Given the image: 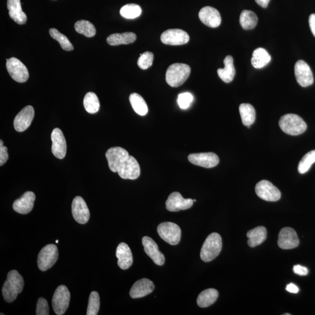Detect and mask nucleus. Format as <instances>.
Masks as SVG:
<instances>
[{
	"label": "nucleus",
	"instance_id": "obj_5",
	"mask_svg": "<svg viewBox=\"0 0 315 315\" xmlns=\"http://www.w3.org/2000/svg\"><path fill=\"white\" fill-rule=\"evenodd\" d=\"M279 126L282 131L291 136L301 135L307 129L305 121L295 114L282 116L279 121Z\"/></svg>",
	"mask_w": 315,
	"mask_h": 315
},
{
	"label": "nucleus",
	"instance_id": "obj_10",
	"mask_svg": "<svg viewBox=\"0 0 315 315\" xmlns=\"http://www.w3.org/2000/svg\"><path fill=\"white\" fill-rule=\"evenodd\" d=\"M255 191L257 195L262 200L274 202L279 200L281 192L269 181L263 180L256 184Z\"/></svg>",
	"mask_w": 315,
	"mask_h": 315
},
{
	"label": "nucleus",
	"instance_id": "obj_29",
	"mask_svg": "<svg viewBox=\"0 0 315 315\" xmlns=\"http://www.w3.org/2000/svg\"><path fill=\"white\" fill-rule=\"evenodd\" d=\"M271 61V56L266 49H256L252 54L251 63L255 68H262L267 66Z\"/></svg>",
	"mask_w": 315,
	"mask_h": 315
},
{
	"label": "nucleus",
	"instance_id": "obj_45",
	"mask_svg": "<svg viewBox=\"0 0 315 315\" xmlns=\"http://www.w3.org/2000/svg\"><path fill=\"white\" fill-rule=\"evenodd\" d=\"M309 24L311 32L315 37V14H311L309 18Z\"/></svg>",
	"mask_w": 315,
	"mask_h": 315
},
{
	"label": "nucleus",
	"instance_id": "obj_4",
	"mask_svg": "<svg viewBox=\"0 0 315 315\" xmlns=\"http://www.w3.org/2000/svg\"><path fill=\"white\" fill-rule=\"evenodd\" d=\"M223 247L222 238L219 234L214 233L206 238L202 245L200 258L202 261L209 262L218 256Z\"/></svg>",
	"mask_w": 315,
	"mask_h": 315
},
{
	"label": "nucleus",
	"instance_id": "obj_19",
	"mask_svg": "<svg viewBox=\"0 0 315 315\" xmlns=\"http://www.w3.org/2000/svg\"><path fill=\"white\" fill-rule=\"evenodd\" d=\"M142 243L145 252L153 260V261L157 265H164L165 260V256L162 252L159 251L158 246L153 239L144 237L142 240Z\"/></svg>",
	"mask_w": 315,
	"mask_h": 315
},
{
	"label": "nucleus",
	"instance_id": "obj_34",
	"mask_svg": "<svg viewBox=\"0 0 315 315\" xmlns=\"http://www.w3.org/2000/svg\"><path fill=\"white\" fill-rule=\"evenodd\" d=\"M75 30L78 34L84 35L88 38L93 37L96 33L94 25L89 21L86 20L77 21L75 24Z\"/></svg>",
	"mask_w": 315,
	"mask_h": 315
},
{
	"label": "nucleus",
	"instance_id": "obj_22",
	"mask_svg": "<svg viewBox=\"0 0 315 315\" xmlns=\"http://www.w3.org/2000/svg\"><path fill=\"white\" fill-rule=\"evenodd\" d=\"M154 289V284L153 281L147 278H143L133 284L130 291V295L134 299L142 298L151 294Z\"/></svg>",
	"mask_w": 315,
	"mask_h": 315
},
{
	"label": "nucleus",
	"instance_id": "obj_40",
	"mask_svg": "<svg viewBox=\"0 0 315 315\" xmlns=\"http://www.w3.org/2000/svg\"><path fill=\"white\" fill-rule=\"evenodd\" d=\"M193 100V96L189 92L179 94L177 98V103L182 110H186L190 106Z\"/></svg>",
	"mask_w": 315,
	"mask_h": 315
},
{
	"label": "nucleus",
	"instance_id": "obj_13",
	"mask_svg": "<svg viewBox=\"0 0 315 315\" xmlns=\"http://www.w3.org/2000/svg\"><path fill=\"white\" fill-rule=\"evenodd\" d=\"M193 202L192 199L184 198L179 192H173L166 201V208L169 212H177L191 208Z\"/></svg>",
	"mask_w": 315,
	"mask_h": 315
},
{
	"label": "nucleus",
	"instance_id": "obj_31",
	"mask_svg": "<svg viewBox=\"0 0 315 315\" xmlns=\"http://www.w3.org/2000/svg\"><path fill=\"white\" fill-rule=\"evenodd\" d=\"M130 102L131 103L133 110L140 116L146 115L148 108L146 101L138 93H133L130 95Z\"/></svg>",
	"mask_w": 315,
	"mask_h": 315
},
{
	"label": "nucleus",
	"instance_id": "obj_41",
	"mask_svg": "<svg viewBox=\"0 0 315 315\" xmlns=\"http://www.w3.org/2000/svg\"><path fill=\"white\" fill-rule=\"evenodd\" d=\"M36 314L37 315H49V307L48 301L43 298H40L36 306Z\"/></svg>",
	"mask_w": 315,
	"mask_h": 315
},
{
	"label": "nucleus",
	"instance_id": "obj_15",
	"mask_svg": "<svg viewBox=\"0 0 315 315\" xmlns=\"http://www.w3.org/2000/svg\"><path fill=\"white\" fill-rule=\"evenodd\" d=\"M299 241L294 229L286 227L282 228L278 235V245L282 249H292L298 246Z\"/></svg>",
	"mask_w": 315,
	"mask_h": 315
},
{
	"label": "nucleus",
	"instance_id": "obj_14",
	"mask_svg": "<svg viewBox=\"0 0 315 315\" xmlns=\"http://www.w3.org/2000/svg\"><path fill=\"white\" fill-rule=\"evenodd\" d=\"M72 214L74 220L78 223L85 224L89 220L90 213L84 199L80 196L74 198L72 202Z\"/></svg>",
	"mask_w": 315,
	"mask_h": 315
},
{
	"label": "nucleus",
	"instance_id": "obj_17",
	"mask_svg": "<svg viewBox=\"0 0 315 315\" xmlns=\"http://www.w3.org/2000/svg\"><path fill=\"white\" fill-rule=\"evenodd\" d=\"M35 111L32 106L25 107L14 119V126L17 132L25 131L31 125L34 118Z\"/></svg>",
	"mask_w": 315,
	"mask_h": 315
},
{
	"label": "nucleus",
	"instance_id": "obj_42",
	"mask_svg": "<svg viewBox=\"0 0 315 315\" xmlns=\"http://www.w3.org/2000/svg\"><path fill=\"white\" fill-rule=\"evenodd\" d=\"M8 149L4 146L3 141H0V165L3 166L8 160Z\"/></svg>",
	"mask_w": 315,
	"mask_h": 315
},
{
	"label": "nucleus",
	"instance_id": "obj_35",
	"mask_svg": "<svg viewBox=\"0 0 315 315\" xmlns=\"http://www.w3.org/2000/svg\"><path fill=\"white\" fill-rule=\"evenodd\" d=\"M142 13L141 7L135 4H129L122 7L121 15L126 19L132 20L140 16Z\"/></svg>",
	"mask_w": 315,
	"mask_h": 315
},
{
	"label": "nucleus",
	"instance_id": "obj_23",
	"mask_svg": "<svg viewBox=\"0 0 315 315\" xmlns=\"http://www.w3.org/2000/svg\"><path fill=\"white\" fill-rule=\"evenodd\" d=\"M118 259V266L123 270L128 269L132 266L133 262V255L131 249L125 243H121L118 246L116 252Z\"/></svg>",
	"mask_w": 315,
	"mask_h": 315
},
{
	"label": "nucleus",
	"instance_id": "obj_46",
	"mask_svg": "<svg viewBox=\"0 0 315 315\" xmlns=\"http://www.w3.org/2000/svg\"><path fill=\"white\" fill-rule=\"evenodd\" d=\"M255 2L258 5L263 7V8H266L269 5L270 0H255Z\"/></svg>",
	"mask_w": 315,
	"mask_h": 315
},
{
	"label": "nucleus",
	"instance_id": "obj_48",
	"mask_svg": "<svg viewBox=\"0 0 315 315\" xmlns=\"http://www.w3.org/2000/svg\"><path fill=\"white\" fill-rule=\"evenodd\" d=\"M56 243H58V242H59V240H57V241H56Z\"/></svg>",
	"mask_w": 315,
	"mask_h": 315
},
{
	"label": "nucleus",
	"instance_id": "obj_32",
	"mask_svg": "<svg viewBox=\"0 0 315 315\" xmlns=\"http://www.w3.org/2000/svg\"><path fill=\"white\" fill-rule=\"evenodd\" d=\"M258 17L255 13L249 10H244L242 12L240 22L242 28L245 30H252L258 24Z\"/></svg>",
	"mask_w": 315,
	"mask_h": 315
},
{
	"label": "nucleus",
	"instance_id": "obj_3",
	"mask_svg": "<svg viewBox=\"0 0 315 315\" xmlns=\"http://www.w3.org/2000/svg\"><path fill=\"white\" fill-rule=\"evenodd\" d=\"M190 71V67L187 64H173L166 72V81L172 87H178L189 78Z\"/></svg>",
	"mask_w": 315,
	"mask_h": 315
},
{
	"label": "nucleus",
	"instance_id": "obj_37",
	"mask_svg": "<svg viewBox=\"0 0 315 315\" xmlns=\"http://www.w3.org/2000/svg\"><path fill=\"white\" fill-rule=\"evenodd\" d=\"M315 162V150L311 151L306 154L299 163L298 172L300 174L308 172L311 166Z\"/></svg>",
	"mask_w": 315,
	"mask_h": 315
},
{
	"label": "nucleus",
	"instance_id": "obj_39",
	"mask_svg": "<svg viewBox=\"0 0 315 315\" xmlns=\"http://www.w3.org/2000/svg\"><path fill=\"white\" fill-rule=\"evenodd\" d=\"M154 54L150 52H146L140 54V57L137 61L139 67L143 70H147L153 65Z\"/></svg>",
	"mask_w": 315,
	"mask_h": 315
},
{
	"label": "nucleus",
	"instance_id": "obj_20",
	"mask_svg": "<svg viewBox=\"0 0 315 315\" xmlns=\"http://www.w3.org/2000/svg\"><path fill=\"white\" fill-rule=\"evenodd\" d=\"M36 195L32 191H27L22 196L14 202V211L21 215H27L34 208Z\"/></svg>",
	"mask_w": 315,
	"mask_h": 315
},
{
	"label": "nucleus",
	"instance_id": "obj_30",
	"mask_svg": "<svg viewBox=\"0 0 315 315\" xmlns=\"http://www.w3.org/2000/svg\"><path fill=\"white\" fill-rule=\"evenodd\" d=\"M240 113L242 122L248 128L254 123L256 119V111L252 105L242 103L240 106Z\"/></svg>",
	"mask_w": 315,
	"mask_h": 315
},
{
	"label": "nucleus",
	"instance_id": "obj_28",
	"mask_svg": "<svg viewBox=\"0 0 315 315\" xmlns=\"http://www.w3.org/2000/svg\"><path fill=\"white\" fill-rule=\"evenodd\" d=\"M219 297V292L216 289L209 288L202 291L198 296L197 303L200 307H207L213 305Z\"/></svg>",
	"mask_w": 315,
	"mask_h": 315
},
{
	"label": "nucleus",
	"instance_id": "obj_27",
	"mask_svg": "<svg viewBox=\"0 0 315 315\" xmlns=\"http://www.w3.org/2000/svg\"><path fill=\"white\" fill-rule=\"evenodd\" d=\"M136 35L133 32H125L123 34H114L108 36L107 42L111 46L130 44L136 41Z\"/></svg>",
	"mask_w": 315,
	"mask_h": 315
},
{
	"label": "nucleus",
	"instance_id": "obj_36",
	"mask_svg": "<svg viewBox=\"0 0 315 315\" xmlns=\"http://www.w3.org/2000/svg\"><path fill=\"white\" fill-rule=\"evenodd\" d=\"M49 33L52 38L60 43V45L64 50L71 51L73 50L74 47L69 40L64 35L61 34L56 29L52 28L49 30Z\"/></svg>",
	"mask_w": 315,
	"mask_h": 315
},
{
	"label": "nucleus",
	"instance_id": "obj_16",
	"mask_svg": "<svg viewBox=\"0 0 315 315\" xmlns=\"http://www.w3.org/2000/svg\"><path fill=\"white\" fill-rule=\"evenodd\" d=\"M188 160L192 164L205 168L215 167L220 161L219 157L213 153L191 154Z\"/></svg>",
	"mask_w": 315,
	"mask_h": 315
},
{
	"label": "nucleus",
	"instance_id": "obj_25",
	"mask_svg": "<svg viewBox=\"0 0 315 315\" xmlns=\"http://www.w3.org/2000/svg\"><path fill=\"white\" fill-rule=\"evenodd\" d=\"M246 236L248 238V245L250 247L255 248L261 245L267 238V230L265 227L260 226L250 230Z\"/></svg>",
	"mask_w": 315,
	"mask_h": 315
},
{
	"label": "nucleus",
	"instance_id": "obj_33",
	"mask_svg": "<svg viewBox=\"0 0 315 315\" xmlns=\"http://www.w3.org/2000/svg\"><path fill=\"white\" fill-rule=\"evenodd\" d=\"M83 103L86 111L89 114H96L99 110V100L95 93L90 92L86 93Z\"/></svg>",
	"mask_w": 315,
	"mask_h": 315
},
{
	"label": "nucleus",
	"instance_id": "obj_43",
	"mask_svg": "<svg viewBox=\"0 0 315 315\" xmlns=\"http://www.w3.org/2000/svg\"><path fill=\"white\" fill-rule=\"evenodd\" d=\"M293 271L296 274L299 275L300 276H305L308 274L309 270L306 267L302 266L295 265L293 267Z\"/></svg>",
	"mask_w": 315,
	"mask_h": 315
},
{
	"label": "nucleus",
	"instance_id": "obj_12",
	"mask_svg": "<svg viewBox=\"0 0 315 315\" xmlns=\"http://www.w3.org/2000/svg\"><path fill=\"white\" fill-rule=\"evenodd\" d=\"M296 81L302 87H307L313 83V76L310 68L305 61L299 60L295 65Z\"/></svg>",
	"mask_w": 315,
	"mask_h": 315
},
{
	"label": "nucleus",
	"instance_id": "obj_18",
	"mask_svg": "<svg viewBox=\"0 0 315 315\" xmlns=\"http://www.w3.org/2000/svg\"><path fill=\"white\" fill-rule=\"evenodd\" d=\"M52 153L56 158L63 159L67 153V143L63 133L59 128L54 129L51 135Z\"/></svg>",
	"mask_w": 315,
	"mask_h": 315
},
{
	"label": "nucleus",
	"instance_id": "obj_2",
	"mask_svg": "<svg viewBox=\"0 0 315 315\" xmlns=\"http://www.w3.org/2000/svg\"><path fill=\"white\" fill-rule=\"evenodd\" d=\"M24 286V281L20 273L15 270L10 271L2 288L4 299L7 302H13L23 291Z\"/></svg>",
	"mask_w": 315,
	"mask_h": 315
},
{
	"label": "nucleus",
	"instance_id": "obj_9",
	"mask_svg": "<svg viewBox=\"0 0 315 315\" xmlns=\"http://www.w3.org/2000/svg\"><path fill=\"white\" fill-rule=\"evenodd\" d=\"M6 67L11 77L18 82H26L30 77L27 67L17 58L7 60Z\"/></svg>",
	"mask_w": 315,
	"mask_h": 315
},
{
	"label": "nucleus",
	"instance_id": "obj_1",
	"mask_svg": "<svg viewBox=\"0 0 315 315\" xmlns=\"http://www.w3.org/2000/svg\"><path fill=\"white\" fill-rule=\"evenodd\" d=\"M109 168L113 172H118L122 179L135 180L140 175V167L135 158L130 155L124 148L116 147L106 153Z\"/></svg>",
	"mask_w": 315,
	"mask_h": 315
},
{
	"label": "nucleus",
	"instance_id": "obj_24",
	"mask_svg": "<svg viewBox=\"0 0 315 315\" xmlns=\"http://www.w3.org/2000/svg\"><path fill=\"white\" fill-rule=\"evenodd\" d=\"M7 8L11 18L20 25L26 24L27 17L22 9L21 0H7Z\"/></svg>",
	"mask_w": 315,
	"mask_h": 315
},
{
	"label": "nucleus",
	"instance_id": "obj_44",
	"mask_svg": "<svg viewBox=\"0 0 315 315\" xmlns=\"http://www.w3.org/2000/svg\"><path fill=\"white\" fill-rule=\"evenodd\" d=\"M286 290L289 292L292 293V294H297L299 292V288L294 284L290 283L287 285L286 287Z\"/></svg>",
	"mask_w": 315,
	"mask_h": 315
},
{
	"label": "nucleus",
	"instance_id": "obj_26",
	"mask_svg": "<svg viewBox=\"0 0 315 315\" xmlns=\"http://www.w3.org/2000/svg\"><path fill=\"white\" fill-rule=\"evenodd\" d=\"M225 67L224 68H219L217 70L219 77L224 82L230 83L233 80L235 75V69L234 65L233 57L228 56L224 60Z\"/></svg>",
	"mask_w": 315,
	"mask_h": 315
},
{
	"label": "nucleus",
	"instance_id": "obj_21",
	"mask_svg": "<svg viewBox=\"0 0 315 315\" xmlns=\"http://www.w3.org/2000/svg\"><path fill=\"white\" fill-rule=\"evenodd\" d=\"M199 18L202 23L210 28H217L222 23V17L218 10L212 7H205L198 14Z\"/></svg>",
	"mask_w": 315,
	"mask_h": 315
},
{
	"label": "nucleus",
	"instance_id": "obj_38",
	"mask_svg": "<svg viewBox=\"0 0 315 315\" xmlns=\"http://www.w3.org/2000/svg\"><path fill=\"white\" fill-rule=\"evenodd\" d=\"M100 307V298L98 293L92 291L90 293L89 298L87 315H96L99 312Z\"/></svg>",
	"mask_w": 315,
	"mask_h": 315
},
{
	"label": "nucleus",
	"instance_id": "obj_11",
	"mask_svg": "<svg viewBox=\"0 0 315 315\" xmlns=\"http://www.w3.org/2000/svg\"><path fill=\"white\" fill-rule=\"evenodd\" d=\"M189 36L187 32L179 29H172L163 32L161 36V42L165 45L178 46L186 44L189 41Z\"/></svg>",
	"mask_w": 315,
	"mask_h": 315
},
{
	"label": "nucleus",
	"instance_id": "obj_8",
	"mask_svg": "<svg viewBox=\"0 0 315 315\" xmlns=\"http://www.w3.org/2000/svg\"><path fill=\"white\" fill-rule=\"evenodd\" d=\"M158 233L163 240L172 245L179 243L181 230L177 224L171 222L163 223L157 228Z\"/></svg>",
	"mask_w": 315,
	"mask_h": 315
},
{
	"label": "nucleus",
	"instance_id": "obj_47",
	"mask_svg": "<svg viewBox=\"0 0 315 315\" xmlns=\"http://www.w3.org/2000/svg\"><path fill=\"white\" fill-rule=\"evenodd\" d=\"M284 314L285 315H286V314H287V315H290V314H289V313H285Z\"/></svg>",
	"mask_w": 315,
	"mask_h": 315
},
{
	"label": "nucleus",
	"instance_id": "obj_6",
	"mask_svg": "<svg viewBox=\"0 0 315 315\" xmlns=\"http://www.w3.org/2000/svg\"><path fill=\"white\" fill-rule=\"evenodd\" d=\"M59 258V251L57 246L49 244L43 247L39 252L38 258L39 269L45 271L51 268L56 263Z\"/></svg>",
	"mask_w": 315,
	"mask_h": 315
},
{
	"label": "nucleus",
	"instance_id": "obj_7",
	"mask_svg": "<svg viewBox=\"0 0 315 315\" xmlns=\"http://www.w3.org/2000/svg\"><path fill=\"white\" fill-rule=\"evenodd\" d=\"M70 300V292L66 286L61 285L57 287L52 299V306L54 312L62 315L67 310Z\"/></svg>",
	"mask_w": 315,
	"mask_h": 315
}]
</instances>
